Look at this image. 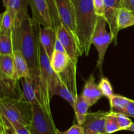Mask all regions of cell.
<instances>
[{"label":"cell","instance_id":"7a4b0ae2","mask_svg":"<svg viewBox=\"0 0 134 134\" xmlns=\"http://www.w3.org/2000/svg\"><path fill=\"white\" fill-rule=\"evenodd\" d=\"M40 24L27 15L22 22L20 50L30 69L39 68V31Z\"/></svg>","mask_w":134,"mask_h":134},{"label":"cell","instance_id":"8fae6325","mask_svg":"<svg viewBox=\"0 0 134 134\" xmlns=\"http://www.w3.org/2000/svg\"><path fill=\"white\" fill-rule=\"evenodd\" d=\"M32 10V19L43 27H52L47 0H27Z\"/></svg>","mask_w":134,"mask_h":134},{"label":"cell","instance_id":"44dd1931","mask_svg":"<svg viewBox=\"0 0 134 134\" xmlns=\"http://www.w3.org/2000/svg\"><path fill=\"white\" fill-rule=\"evenodd\" d=\"M117 26L119 31L134 26V12L120 8L117 15Z\"/></svg>","mask_w":134,"mask_h":134},{"label":"cell","instance_id":"d590c367","mask_svg":"<svg viewBox=\"0 0 134 134\" xmlns=\"http://www.w3.org/2000/svg\"><path fill=\"white\" fill-rule=\"evenodd\" d=\"M0 134H3V133H1V132H0Z\"/></svg>","mask_w":134,"mask_h":134},{"label":"cell","instance_id":"7402d4cb","mask_svg":"<svg viewBox=\"0 0 134 134\" xmlns=\"http://www.w3.org/2000/svg\"><path fill=\"white\" fill-rule=\"evenodd\" d=\"M132 99L122 96L120 95L114 94L109 99L110 103V111L115 113H123Z\"/></svg>","mask_w":134,"mask_h":134},{"label":"cell","instance_id":"9c48e42d","mask_svg":"<svg viewBox=\"0 0 134 134\" xmlns=\"http://www.w3.org/2000/svg\"><path fill=\"white\" fill-rule=\"evenodd\" d=\"M108 113L109 112L103 111L88 113L81 125L85 134H106V118Z\"/></svg>","mask_w":134,"mask_h":134},{"label":"cell","instance_id":"ffe728a7","mask_svg":"<svg viewBox=\"0 0 134 134\" xmlns=\"http://www.w3.org/2000/svg\"><path fill=\"white\" fill-rule=\"evenodd\" d=\"M15 26L14 19L11 13L8 10H5L1 16L0 34L7 35L13 37Z\"/></svg>","mask_w":134,"mask_h":134},{"label":"cell","instance_id":"f546056e","mask_svg":"<svg viewBox=\"0 0 134 134\" xmlns=\"http://www.w3.org/2000/svg\"><path fill=\"white\" fill-rule=\"evenodd\" d=\"M57 134H85L83 128L80 124H74L69 130L62 132L57 130Z\"/></svg>","mask_w":134,"mask_h":134},{"label":"cell","instance_id":"277c9868","mask_svg":"<svg viewBox=\"0 0 134 134\" xmlns=\"http://www.w3.org/2000/svg\"><path fill=\"white\" fill-rule=\"evenodd\" d=\"M39 62L43 105L47 110L51 111L50 91L58 74L54 72L51 67V59L47 55L45 50L44 49L41 43H39Z\"/></svg>","mask_w":134,"mask_h":134},{"label":"cell","instance_id":"836d02e7","mask_svg":"<svg viewBox=\"0 0 134 134\" xmlns=\"http://www.w3.org/2000/svg\"><path fill=\"white\" fill-rule=\"evenodd\" d=\"M128 131H131V132H134V123H132V125L129 127V128L127 129Z\"/></svg>","mask_w":134,"mask_h":134},{"label":"cell","instance_id":"d4e9b609","mask_svg":"<svg viewBox=\"0 0 134 134\" xmlns=\"http://www.w3.org/2000/svg\"><path fill=\"white\" fill-rule=\"evenodd\" d=\"M48 8H49L50 14H51V20L52 23V27L55 30H57L58 27L62 24L60 20L57 8H56L55 0H47Z\"/></svg>","mask_w":134,"mask_h":134},{"label":"cell","instance_id":"7c38bea8","mask_svg":"<svg viewBox=\"0 0 134 134\" xmlns=\"http://www.w3.org/2000/svg\"><path fill=\"white\" fill-rule=\"evenodd\" d=\"M1 97L0 98H10L19 99L23 95V91L20 88L19 79L1 77Z\"/></svg>","mask_w":134,"mask_h":134},{"label":"cell","instance_id":"2e32d148","mask_svg":"<svg viewBox=\"0 0 134 134\" xmlns=\"http://www.w3.org/2000/svg\"><path fill=\"white\" fill-rule=\"evenodd\" d=\"M13 56L17 79L20 80L22 78L30 77V68L21 50H14Z\"/></svg>","mask_w":134,"mask_h":134},{"label":"cell","instance_id":"8d00e7d4","mask_svg":"<svg viewBox=\"0 0 134 134\" xmlns=\"http://www.w3.org/2000/svg\"><path fill=\"white\" fill-rule=\"evenodd\" d=\"M98 134H101V133H98Z\"/></svg>","mask_w":134,"mask_h":134},{"label":"cell","instance_id":"d6986e66","mask_svg":"<svg viewBox=\"0 0 134 134\" xmlns=\"http://www.w3.org/2000/svg\"><path fill=\"white\" fill-rule=\"evenodd\" d=\"M90 107L87 102L85 100L82 95H78L76 99L73 109L75 113L76 119L77 123L80 125H82V123L85 122L86 116L88 114V110Z\"/></svg>","mask_w":134,"mask_h":134},{"label":"cell","instance_id":"1f68e13d","mask_svg":"<svg viewBox=\"0 0 134 134\" xmlns=\"http://www.w3.org/2000/svg\"><path fill=\"white\" fill-rule=\"evenodd\" d=\"M121 7L134 12V0H121Z\"/></svg>","mask_w":134,"mask_h":134},{"label":"cell","instance_id":"d6a6232c","mask_svg":"<svg viewBox=\"0 0 134 134\" xmlns=\"http://www.w3.org/2000/svg\"><path fill=\"white\" fill-rule=\"evenodd\" d=\"M54 51H60V52H65V49H64V47H63L62 44L61 43V42L57 38V40H56V45H55V50ZM66 53V52H65Z\"/></svg>","mask_w":134,"mask_h":134},{"label":"cell","instance_id":"4dcf8cb0","mask_svg":"<svg viewBox=\"0 0 134 134\" xmlns=\"http://www.w3.org/2000/svg\"><path fill=\"white\" fill-rule=\"evenodd\" d=\"M123 113L128 116L134 118V100H132L130 102Z\"/></svg>","mask_w":134,"mask_h":134},{"label":"cell","instance_id":"484cf974","mask_svg":"<svg viewBox=\"0 0 134 134\" xmlns=\"http://www.w3.org/2000/svg\"><path fill=\"white\" fill-rule=\"evenodd\" d=\"M98 86L103 96H105L109 99L114 95L112 85L108 79L106 77H102L100 81L98 83Z\"/></svg>","mask_w":134,"mask_h":134},{"label":"cell","instance_id":"8992f818","mask_svg":"<svg viewBox=\"0 0 134 134\" xmlns=\"http://www.w3.org/2000/svg\"><path fill=\"white\" fill-rule=\"evenodd\" d=\"M107 21L105 17H98L96 26L93 34L92 43L95 46L98 52V60L97 68L102 74V65L107 48L114 41V37L111 33L106 30Z\"/></svg>","mask_w":134,"mask_h":134},{"label":"cell","instance_id":"6da1fadb","mask_svg":"<svg viewBox=\"0 0 134 134\" xmlns=\"http://www.w3.org/2000/svg\"><path fill=\"white\" fill-rule=\"evenodd\" d=\"M75 11V37L81 55L88 56L98 16L94 10L93 0H71Z\"/></svg>","mask_w":134,"mask_h":134},{"label":"cell","instance_id":"e575fe53","mask_svg":"<svg viewBox=\"0 0 134 134\" xmlns=\"http://www.w3.org/2000/svg\"><path fill=\"white\" fill-rule=\"evenodd\" d=\"M3 1V6L5 7V9L7 8V4H8V2H9V0H2Z\"/></svg>","mask_w":134,"mask_h":134},{"label":"cell","instance_id":"30bf717a","mask_svg":"<svg viewBox=\"0 0 134 134\" xmlns=\"http://www.w3.org/2000/svg\"><path fill=\"white\" fill-rule=\"evenodd\" d=\"M55 2L61 23L75 35V11L72 1L55 0Z\"/></svg>","mask_w":134,"mask_h":134},{"label":"cell","instance_id":"52a82bcc","mask_svg":"<svg viewBox=\"0 0 134 134\" xmlns=\"http://www.w3.org/2000/svg\"><path fill=\"white\" fill-rule=\"evenodd\" d=\"M23 86V96L30 103L43 105L39 68L30 69L29 77L21 79Z\"/></svg>","mask_w":134,"mask_h":134},{"label":"cell","instance_id":"9a60e30c","mask_svg":"<svg viewBox=\"0 0 134 134\" xmlns=\"http://www.w3.org/2000/svg\"><path fill=\"white\" fill-rule=\"evenodd\" d=\"M81 95L90 106L96 104L103 96L99 86L96 83L93 75H91L86 81Z\"/></svg>","mask_w":134,"mask_h":134},{"label":"cell","instance_id":"e0dca14e","mask_svg":"<svg viewBox=\"0 0 134 134\" xmlns=\"http://www.w3.org/2000/svg\"><path fill=\"white\" fill-rule=\"evenodd\" d=\"M69 59L65 52L54 51L51 59V65L57 74L64 73L68 68Z\"/></svg>","mask_w":134,"mask_h":134},{"label":"cell","instance_id":"5bb4252c","mask_svg":"<svg viewBox=\"0 0 134 134\" xmlns=\"http://www.w3.org/2000/svg\"><path fill=\"white\" fill-rule=\"evenodd\" d=\"M57 40L56 30L52 27H41L39 31V41L50 59L52 58L55 50Z\"/></svg>","mask_w":134,"mask_h":134},{"label":"cell","instance_id":"ba28073f","mask_svg":"<svg viewBox=\"0 0 134 134\" xmlns=\"http://www.w3.org/2000/svg\"><path fill=\"white\" fill-rule=\"evenodd\" d=\"M57 38L62 44L69 59V64L77 68V62L81 56V51L75 35L62 24L56 30Z\"/></svg>","mask_w":134,"mask_h":134},{"label":"cell","instance_id":"5b68a950","mask_svg":"<svg viewBox=\"0 0 134 134\" xmlns=\"http://www.w3.org/2000/svg\"><path fill=\"white\" fill-rule=\"evenodd\" d=\"M32 119L28 127L31 134H57L51 111L39 104H32Z\"/></svg>","mask_w":134,"mask_h":134},{"label":"cell","instance_id":"ac0fdd59","mask_svg":"<svg viewBox=\"0 0 134 134\" xmlns=\"http://www.w3.org/2000/svg\"><path fill=\"white\" fill-rule=\"evenodd\" d=\"M0 76L17 79L13 55H0Z\"/></svg>","mask_w":134,"mask_h":134},{"label":"cell","instance_id":"4316f807","mask_svg":"<svg viewBox=\"0 0 134 134\" xmlns=\"http://www.w3.org/2000/svg\"><path fill=\"white\" fill-rule=\"evenodd\" d=\"M1 133L3 134H18L13 124L3 113H0Z\"/></svg>","mask_w":134,"mask_h":134},{"label":"cell","instance_id":"83f0119b","mask_svg":"<svg viewBox=\"0 0 134 134\" xmlns=\"http://www.w3.org/2000/svg\"><path fill=\"white\" fill-rule=\"evenodd\" d=\"M115 113L116 116L118 124H119L120 130H127V129L133 123L132 120L124 113Z\"/></svg>","mask_w":134,"mask_h":134},{"label":"cell","instance_id":"603a6c76","mask_svg":"<svg viewBox=\"0 0 134 134\" xmlns=\"http://www.w3.org/2000/svg\"><path fill=\"white\" fill-rule=\"evenodd\" d=\"M14 48L13 38L9 35L0 34V55H13Z\"/></svg>","mask_w":134,"mask_h":134},{"label":"cell","instance_id":"3957f363","mask_svg":"<svg viewBox=\"0 0 134 134\" xmlns=\"http://www.w3.org/2000/svg\"><path fill=\"white\" fill-rule=\"evenodd\" d=\"M0 111L9 121H17L26 127L31 124L32 106L23 95L19 99L0 98Z\"/></svg>","mask_w":134,"mask_h":134},{"label":"cell","instance_id":"f1b7e54d","mask_svg":"<svg viewBox=\"0 0 134 134\" xmlns=\"http://www.w3.org/2000/svg\"><path fill=\"white\" fill-rule=\"evenodd\" d=\"M93 5L96 14L99 17H105V7L104 0H93Z\"/></svg>","mask_w":134,"mask_h":134},{"label":"cell","instance_id":"cb8c5ba5","mask_svg":"<svg viewBox=\"0 0 134 134\" xmlns=\"http://www.w3.org/2000/svg\"><path fill=\"white\" fill-rule=\"evenodd\" d=\"M120 129L118 124L117 119L114 112L109 111L106 118L105 132L106 134H111L120 131Z\"/></svg>","mask_w":134,"mask_h":134},{"label":"cell","instance_id":"4fadbf2b","mask_svg":"<svg viewBox=\"0 0 134 134\" xmlns=\"http://www.w3.org/2000/svg\"><path fill=\"white\" fill-rule=\"evenodd\" d=\"M27 5V0H9L6 9L13 15L15 27L22 26V22L28 15Z\"/></svg>","mask_w":134,"mask_h":134}]
</instances>
